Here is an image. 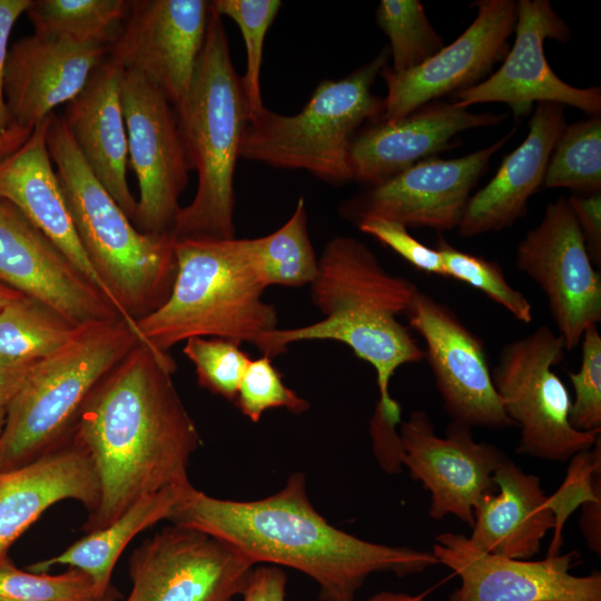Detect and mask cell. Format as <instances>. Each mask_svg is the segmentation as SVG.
Segmentation results:
<instances>
[{
	"mask_svg": "<svg viewBox=\"0 0 601 601\" xmlns=\"http://www.w3.org/2000/svg\"><path fill=\"white\" fill-rule=\"evenodd\" d=\"M176 363L138 343L93 387L71 427L90 457L99 504L83 529L97 531L139 500L191 485L187 470L200 444L173 382Z\"/></svg>",
	"mask_w": 601,
	"mask_h": 601,
	"instance_id": "6da1fadb",
	"label": "cell"
},
{
	"mask_svg": "<svg viewBox=\"0 0 601 601\" xmlns=\"http://www.w3.org/2000/svg\"><path fill=\"white\" fill-rule=\"evenodd\" d=\"M169 521L231 544L255 565L303 572L318 585L321 601H354L374 573L404 578L439 564L432 551L370 542L327 522L309 501L302 472L253 501L217 499L191 486Z\"/></svg>",
	"mask_w": 601,
	"mask_h": 601,
	"instance_id": "7a4b0ae2",
	"label": "cell"
},
{
	"mask_svg": "<svg viewBox=\"0 0 601 601\" xmlns=\"http://www.w3.org/2000/svg\"><path fill=\"white\" fill-rule=\"evenodd\" d=\"M174 108L188 169L196 170L198 179L195 197L180 208L173 234L234 238V177L250 116L223 17L211 6L193 80Z\"/></svg>",
	"mask_w": 601,
	"mask_h": 601,
	"instance_id": "3957f363",
	"label": "cell"
},
{
	"mask_svg": "<svg viewBox=\"0 0 601 601\" xmlns=\"http://www.w3.org/2000/svg\"><path fill=\"white\" fill-rule=\"evenodd\" d=\"M176 277L166 302L137 321L151 351L169 355L191 337H217L255 347L277 328L276 308L262 299L263 282L253 240L177 238Z\"/></svg>",
	"mask_w": 601,
	"mask_h": 601,
	"instance_id": "277c9868",
	"label": "cell"
},
{
	"mask_svg": "<svg viewBox=\"0 0 601 601\" xmlns=\"http://www.w3.org/2000/svg\"><path fill=\"white\" fill-rule=\"evenodd\" d=\"M47 146L81 246L124 313L137 321L159 308L176 277V236L138 230L96 178L60 116Z\"/></svg>",
	"mask_w": 601,
	"mask_h": 601,
	"instance_id": "5b68a950",
	"label": "cell"
},
{
	"mask_svg": "<svg viewBox=\"0 0 601 601\" xmlns=\"http://www.w3.org/2000/svg\"><path fill=\"white\" fill-rule=\"evenodd\" d=\"M138 343L121 318L93 322L35 362L7 406L0 471L23 465L62 443L97 383Z\"/></svg>",
	"mask_w": 601,
	"mask_h": 601,
	"instance_id": "8992f818",
	"label": "cell"
},
{
	"mask_svg": "<svg viewBox=\"0 0 601 601\" xmlns=\"http://www.w3.org/2000/svg\"><path fill=\"white\" fill-rule=\"evenodd\" d=\"M388 57L384 48L352 73L322 81L298 114L285 116L266 108L249 122L240 158L304 169L333 185L353 181L351 146L365 121L375 124L383 117L384 98L372 87Z\"/></svg>",
	"mask_w": 601,
	"mask_h": 601,
	"instance_id": "52a82bcc",
	"label": "cell"
},
{
	"mask_svg": "<svg viewBox=\"0 0 601 601\" xmlns=\"http://www.w3.org/2000/svg\"><path fill=\"white\" fill-rule=\"evenodd\" d=\"M565 352L563 338L541 325L504 344L491 370L503 410L520 428L519 454L565 462L591 449L600 435L570 424L571 397L553 370Z\"/></svg>",
	"mask_w": 601,
	"mask_h": 601,
	"instance_id": "ba28073f",
	"label": "cell"
},
{
	"mask_svg": "<svg viewBox=\"0 0 601 601\" xmlns=\"http://www.w3.org/2000/svg\"><path fill=\"white\" fill-rule=\"evenodd\" d=\"M120 99L128 165L139 186L132 224L147 234L173 233L189 171L175 108L152 81L136 70L124 69Z\"/></svg>",
	"mask_w": 601,
	"mask_h": 601,
	"instance_id": "9c48e42d",
	"label": "cell"
},
{
	"mask_svg": "<svg viewBox=\"0 0 601 601\" xmlns=\"http://www.w3.org/2000/svg\"><path fill=\"white\" fill-rule=\"evenodd\" d=\"M254 566L231 544L173 523L132 553L125 601H234Z\"/></svg>",
	"mask_w": 601,
	"mask_h": 601,
	"instance_id": "30bf717a",
	"label": "cell"
},
{
	"mask_svg": "<svg viewBox=\"0 0 601 601\" xmlns=\"http://www.w3.org/2000/svg\"><path fill=\"white\" fill-rule=\"evenodd\" d=\"M515 266L545 294L566 352L601 321V275L565 197L550 201L541 221L515 248Z\"/></svg>",
	"mask_w": 601,
	"mask_h": 601,
	"instance_id": "8fae6325",
	"label": "cell"
},
{
	"mask_svg": "<svg viewBox=\"0 0 601 601\" xmlns=\"http://www.w3.org/2000/svg\"><path fill=\"white\" fill-rule=\"evenodd\" d=\"M516 128L490 146L454 159L433 157L367 185L344 201L341 211L356 225L367 218L394 220L413 228L457 229L471 193L491 158Z\"/></svg>",
	"mask_w": 601,
	"mask_h": 601,
	"instance_id": "7c38bea8",
	"label": "cell"
},
{
	"mask_svg": "<svg viewBox=\"0 0 601 601\" xmlns=\"http://www.w3.org/2000/svg\"><path fill=\"white\" fill-rule=\"evenodd\" d=\"M515 39L501 67L480 83L454 95L457 107L485 102L510 107L515 118L533 111L536 104L575 107L589 116L601 112V88H578L563 81L550 67L544 41L570 40L566 23L548 0L516 1Z\"/></svg>",
	"mask_w": 601,
	"mask_h": 601,
	"instance_id": "4fadbf2b",
	"label": "cell"
},
{
	"mask_svg": "<svg viewBox=\"0 0 601 601\" xmlns=\"http://www.w3.org/2000/svg\"><path fill=\"white\" fill-rule=\"evenodd\" d=\"M405 315L425 342V357L451 422L471 428L515 426L493 385L482 338L450 307L421 290Z\"/></svg>",
	"mask_w": 601,
	"mask_h": 601,
	"instance_id": "5bb4252c",
	"label": "cell"
},
{
	"mask_svg": "<svg viewBox=\"0 0 601 601\" xmlns=\"http://www.w3.org/2000/svg\"><path fill=\"white\" fill-rule=\"evenodd\" d=\"M400 424L401 464L431 493L430 516L454 515L472 528L474 508L496 492L494 472L506 456L495 445L475 441L472 428L460 423L451 422L445 436H439L421 410Z\"/></svg>",
	"mask_w": 601,
	"mask_h": 601,
	"instance_id": "9a60e30c",
	"label": "cell"
},
{
	"mask_svg": "<svg viewBox=\"0 0 601 601\" xmlns=\"http://www.w3.org/2000/svg\"><path fill=\"white\" fill-rule=\"evenodd\" d=\"M472 7L476 8L472 23L428 60L400 73L387 65L382 69L387 95L381 120L405 117L442 97L471 88L504 60L516 22V2L479 0Z\"/></svg>",
	"mask_w": 601,
	"mask_h": 601,
	"instance_id": "2e32d148",
	"label": "cell"
},
{
	"mask_svg": "<svg viewBox=\"0 0 601 601\" xmlns=\"http://www.w3.org/2000/svg\"><path fill=\"white\" fill-rule=\"evenodd\" d=\"M432 553L460 578L447 601H601V573H570L577 553L541 561L510 559L477 549L467 536L443 532Z\"/></svg>",
	"mask_w": 601,
	"mask_h": 601,
	"instance_id": "e0dca14e",
	"label": "cell"
},
{
	"mask_svg": "<svg viewBox=\"0 0 601 601\" xmlns=\"http://www.w3.org/2000/svg\"><path fill=\"white\" fill-rule=\"evenodd\" d=\"M211 1L130 0L108 56L141 72L176 106L186 95L203 49Z\"/></svg>",
	"mask_w": 601,
	"mask_h": 601,
	"instance_id": "ac0fdd59",
	"label": "cell"
},
{
	"mask_svg": "<svg viewBox=\"0 0 601 601\" xmlns=\"http://www.w3.org/2000/svg\"><path fill=\"white\" fill-rule=\"evenodd\" d=\"M0 283L42 304L75 327L121 318L63 253L1 197Z\"/></svg>",
	"mask_w": 601,
	"mask_h": 601,
	"instance_id": "d6986e66",
	"label": "cell"
},
{
	"mask_svg": "<svg viewBox=\"0 0 601 601\" xmlns=\"http://www.w3.org/2000/svg\"><path fill=\"white\" fill-rule=\"evenodd\" d=\"M109 47L35 33L9 48L4 99L12 125L33 129L70 101L108 56Z\"/></svg>",
	"mask_w": 601,
	"mask_h": 601,
	"instance_id": "ffe728a7",
	"label": "cell"
},
{
	"mask_svg": "<svg viewBox=\"0 0 601 601\" xmlns=\"http://www.w3.org/2000/svg\"><path fill=\"white\" fill-rule=\"evenodd\" d=\"M505 114H476L432 101L405 117L371 124L351 146L353 181L373 185L453 147L459 134L501 124Z\"/></svg>",
	"mask_w": 601,
	"mask_h": 601,
	"instance_id": "44dd1931",
	"label": "cell"
},
{
	"mask_svg": "<svg viewBox=\"0 0 601 601\" xmlns=\"http://www.w3.org/2000/svg\"><path fill=\"white\" fill-rule=\"evenodd\" d=\"M50 115L39 122L14 151L0 158V197L14 205L102 294L140 344L147 345L138 325L115 300L90 264L71 220L47 146Z\"/></svg>",
	"mask_w": 601,
	"mask_h": 601,
	"instance_id": "7402d4cb",
	"label": "cell"
},
{
	"mask_svg": "<svg viewBox=\"0 0 601 601\" xmlns=\"http://www.w3.org/2000/svg\"><path fill=\"white\" fill-rule=\"evenodd\" d=\"M99 481L88 454L72 440L39 457L0 471V569L10 565L11 544L57 502L76 500L92 513Z\"/></svg>",
	"mask_w": 601,
	"mask_h": 601,
	"instance_id": "603a6c76",
	"label": "cell"
},
{
	"mask_svg": "<svg viewBox=\"0 0 601 601\" xmlns=\"http://www.w3.org/2000/svg\"><path fill=\"white\" fill-rule=\"evenodd\" d=\"M124 68L107 56L60 116L89 168L132 221L137 199L128 180V144L120 99Z\"/></svg>",
	"mask_w": 601,
	"mask_h": 601,
	"instance_id": "cb8c5ba5",
	"label": "cell"
},
{
	"mask_svg": "<svg viewBox=\"0 0 601 601\" xmlns=\"http://www.w3.org/2000/svg\"><path fill=\"white\" fill-rule=\"evenodd\" d=\"M565 106L540 102L525 139L508 154L493 178L472 195L457 227L462 237L510 228L528 213L529 199L543 187L555 142L566 126Z\"/></svg>",
	"mask_w": 601,
	"mask_h": 601,
	"instance_id": "d4e9b609",
	"label": "cell"
},
{
	"mask_svg": "<svg viewBox=\"0 0 601 601\" xmlns=\"http://www.w3.org/2000/svg\"><path fill=\"white\" fill-rule=\"evenodd\" d=\"M333 339L349 346L354 354L370 363L375 372L380 400L376 407L383 415L401 423V406L390 394V382L404 364L425 358L408 328L391 316L374 312L345 311L294 328H276L264 334L257 348L268 357L284 354L289 344L299 341Z\"/></svg>",
	"mask_w": 601,
	"mask_h": 601,
	"instance_id": "484cf974",
	"label": "cell"
},
{
	"mask_svg": "<svg viewBox=\"0 0 601 601\" xmlns=\"http://www.w3.org/2000/svg\"><path fill=\"white\" fill-rule=\"evenodd\" d=\"M311 285V298L326 317L345 311L405 314L420 290L410 279L381 265L361 240L336 236L324 247Z\"/></svg>",
	"mask_w": 601,
	"mask_h": 601,
	"instance_id": "4316f807",
	"label": "cell"
},
{
	"mask_svg": "<svg viewBox=\"0 0 601 601\" xmlns=\"http://www.w3.org/2000/svg\"><path fill=\"white\" fill-rule=\"evenodd\" d=\"M496 492L481 497L474 508L470 541L495 555L529 560L554 529L555 518L540 477L525 473L508 456L494 472Z\"/></svg>",
	"mask_w": 601,
	"mask_h": 601,
	"instance_id": "83f0119b",
	"label": "cell"
},
{
	"mask_svg": "<svg viewBox=\"0 0 601 601\" xmlns=\"http://www.w3.org/2000/svg\"><path fill=\"white\" fill-rule=\"evenodd\" d=\"M191 486L166 489L139 500L110 524L89 532L57 556L32 564L31 571L46 573L53 565H68L86 573L100 591H114L110 578L125 548L139 532L169 520Z\"/></svg>",
	"mask_w": 601,
	"mask_h": 601,
	"instance_id": "f1b7e54d",
	"label": "cell"
},
{
	"mask_svg": "<svg viewBox=\"0 0 601 601\" xmlns=\"http://www.w3.org/2000/svg\"><path fill=\"white\" fill-rule=\"evenodd\" d=\"M130 0H31L26 14L35 33L110 46Z\"/></svg>",
	"mask_w": 601,
	"mask_h": 601,
	"instance_id": "f546056e",
	"label": "cell"
},
{
	"mask_svg": "<svg viewBox=\"0 0 601 601\" xmlns=\"http://www.w3.org/2000/svg\"><path fill=\"white\" fill-rule=\"evenodd\" d=\"M78 328L21 296L0 309V359L37 362L65 346Z\"/></svg>",
	"mask_w": 601,
	"mask_h": 601,
	"instance_id": "4dcf8cb0",
	"label": "cell"
},
{
	"mask_svg": "<svg viewBox=\"0 0 601 601\" xmlns=\"http://www.w3.org/2000/svg\"><path fill=\"white\" fill-rule=\"evenodd\" d=\"M257 265L266 287L309 285L318 258L307 229L305 200L300 197L288 220L269 235L252 238Z\"/></svg>",
	"mask_w": 601,
	"mask_h": 601,
	"instance_id": "1f68e13d",
	"label": "cell"
},
{
	"mask_svg": "<svg viewBox=\"0 0 601 601\" xmlns=\"http://www.w3.org/2000/svg\"><path fill=\"white\" fill-rule=\"evenodd\" d=\"M544 188L574 194L601 191V118L593 116L565 126L545 170Z\"/></svg>",
	"mask_w": 601,
	"mask_h": 601,
	"instance_id": "d6a6232c",
	"label": "cell"
},
{
	"mask_svg": "<svg viewBox=\"0 0 601 601\" xmlns=\"http://www.w3.org/2000/svg\"><path fill=\"white\" fill-rule=\"evenodd\" d=\"M375 17L390 40L393 72L411 70L444 47L418 0H381Z\"/></svg>",
	"mask_w": 601,
	"mask_h": 601,
	"instance_id": "836d02e7",
	"label": "cell"
},
{
	"mask_svg": "<svg viewBox=\"0 0 601 601\" xmlns=\"http://www.w3.org/2000/svg\"><path fill=\"white\" fill-rule=\"evenodd\" d=\"M279 0H214L213 10L239 27L246 48V71L242 77L250 122L266 110L260 90V70L266 33L274 22Z\"/></svg>",
	"mask_w": 601,
	"mask_h": 601,
	"instance_id": "e575fe53",
	"label": "cell"
},
{
	"mask_svg": "<svg viewBox=\"0 0 601 601\" xmlns=\"http://www.w3.org/2000/svg\"><path fill=\"white\" fill-rule=\"evenodd\" d=\"M435 248L442 256L446 277L483 292L515 319L525 324L533 321V308L528 297L508 282L497 262L459 250L442 236Z\"/></svg>",
	"mask_w": 601,
	"mask_h": 601,
	"instance_id": "d590c367",
	"label": "cell"
},
{
	"mask_svg": "<svg viewBox=\"0 0 601 601\" xmlns=\"http://www.w3.org/2000/svg\"><path fill=\"white\" fill-rule=\"evenodd\" d=\"M114 591H100L82 571L61 574L24 572L12 564L0 569V601H115Z\"/></svg>",
	"mask_w": 601,
	"mask_h": 601,
	"instance_id": "8d00e7d4",
	"label": "cell"
},
{
	"mask_svg": "<svg viewBox=\"0 0 601 601\" xmlns=\"http://www.w3.org/2000/svg\"><path fill=\"white\" fill-rule=\"evenodd\" d=\"M185 342L183 353L194 364L198 384L234 403L252 361L240 344L217 337H191Z\"/></svg>",
	"mask_w": 601,
	"mask_h": 601,
	"instance_id": "74e56055",
	"label": "cell"
},
{
	"mask_svg": "<svg viewBox=\"0 0 601 601\" xmlns=\"http://www.w3.org/2000/svg\"><path fill=\"white\" fill-rule=\"evenodd\" d=\"M234 404L254 423L272 408L300 414L311 407L308 401L284 383L280 372L266 355L249 362Z\"/></svg>",
	"mask_w": 601,
	"mask_h": 601,
	"instance_id": "f35d334b",
	"label": "cell"
},
{
	"mask_svg": "<svg viewBox=\"0 0 601 601\" xmlns=\"http://www.w3.org/2000/svg\"><path fill=\"white\" fill-rule=\"evenodd\" d=\"M580 344V370L568 373L574 391L569 420L578 431H601V336L597 325L584 331Z\"/></svg>",
	"mask_w": 601,
	"mask_h": 601,
	"instance_id": "ab89813d",
	"label": "cell"
},
{
	"mask_svg": "<svg viewBox=\"0 0 601 601\" xmlns=\"http://www.w3.org/2000/svg\"><path fill=\"white\" fill-rule=\"evenodd\" d=\"M568 474L560 489L549 495L550 508L555 518L554 536L546 556L560 554L562 529L566 518L584 501L601 490V436L593 446L571 459Z\"/></svg>",
	"mask_w": 601,
	"mask_h": 601,
	"instance_id": "60d3db41",
	"label": "cell"
},
{
	"mask_svg": "<svg viewBox=\"0 0 601 601\" xmlns=\"http://www.w3.org/2000/svg\"><path fill=\"white\" fill-rule=\"evenodd\" d=\"M357 227L393 249L416 269L446 277L440 252L415 239L403 224L383 218H367L359 221Z\"/></svg>",
	"mask_w": 601,
	"mask_h": 601,
	"instance_id": "b9f144b4",
	"label": "cell"
},
{
	"mask_svg": "<svg viewBox=\"0 0 601 601\" xmlns=\"http://www.w3.org/2000/svg\"><path fill=\"white\" fill-rule=\"evenodd\" d=\"M593 266H601V191L569 198Z\"/></svg>",
	"mask_w": 601,
	"mask_h": 601,
	"instance_id": "7bdbcfd3",
	"label": "cell"
},
{
	"mask_svg": "<svg viewBox=\"0 0 601 601\" xmlns=\"http://www.w3.org/2000/svg\"><path fill=\"white\" fill-rule=\"evenodd\" d=\"M396 426L397 424L387 420L375 407L370 423V434L378 463L388 473L400 472L402 466V446Z\"/></svg>",
	"mask_w": 601,
	"mask_h": 601,
	"instance_id": "ee69618b",
	"label": "cell"
},
{
	"mask_svg": "<svg viewBox=\"0 0 601 601\" xmlns=\"http://www.w3.org/2000/svg\"><path fill=\"white\" fill-rule=\"evenodd\" d=\"M287 574L277 565L257 564L250 571L243 601H286Z\"/></svg>",
	"mask_w": 601,
	"mask_h": 601,
	"instance_id": "f6af8a7d",
	"label": "cell"
},
{
	"mask_svg": "<svg viewBox=\"0 0 601 601\" xmlns=\"http://www.w3.org/2000/svg\"><path fill=\"white\" fill-rule=\"evenodd\" d=\"M30 1L0 0V135L12 125L4 99V71L9 37L16 21L26 12Z\"/></svg>",
	"mask_w": 601,
	"mask_h": 601,
	"instance_id": "bcb514c9",
	"label": "cell"
},
{
	"mask_svg": "<svg viewBox=\"0 0 601 601\" xmlns=\"http://www.w3.org/2000/svg\"><path fill=\"white\" fill-rule=\"evenodd\" d=\"M580 528L590 550L601 554V490L581 504Z\"/></svg>",
	"mask_w": 601,
	"mask_h": 601,
	"instance_id": "7dc6e473",
	"label": "cell"
},
{
	"mask_svg": "<svg viewBox=\"0 0 601 601\" xmlns=\"http://www.w3.org/2000/svg\"><path fill=\"white\" fill-rule=\"evenodd\" d=\"M33 363L0 359V405L8 406L24 382Z\"/></svg>",
	"mask_w": 601,
	"mask_h": 601,
	"instance_id": "c3c4849f",
	"label": "cell"
},
{
	"mask_svg": "<svg viewBox=\"0 0 601 601\" xmlns=\"http://www.w3.org/2000/svg\"><path fill=\"white\" fill-rule=\"evenodd\" d=\"M32 129L11 125L0 135V158L18 149L31 135Z\"/></svg>",
	"mask_w": 601,
	"mask_h": 601,
	"instance_id": "681fc988",
	"label": "cell"
},
{
	"mask_svg": "<svg viewBox=\"0 0 601 601\" xmlns=\"http://www.w3.org/2000/svg\"><path fill=\"white\" fill-rule=\"evenodd\" d=\"M427 594L428 591H424L417 594L381 591L370 597L366 601H425Z\"/></svg>",
	"mask_w": 601,
	"mask_h": 601,
	"instance_id": "f907efd6",
	"label": "cell"
},
{
	"mask_svg": "<svg viewBox=\"0 0 601 601\" xmlns=\"http://www.w3.org/2000/svg\"><path fill=\"white\" fill-rule=\"evenodd\" d=\"M21 296L24 295L0 283V309Z\"/></svg>",
	"mask_w": 601,
	"mask_h": 601,
	"instance_id": "816d5d0a",
	"label": "cell"
},
{
	"mask_svg": "<svg viewBox=\"0 0 601 601\" xmlns=\"http://www.w3.org/2000/svg\"><path fill=\"white\" fill-rule=\"evenodd\" d=\"M6 416H7V406L0 405V434L4 426Z\"/></svg>",
	"mask_w": 601,
	"mask_h": 601,
	"instance_id": "f5cc1de1",
	"label": "cell"
}]
</instances>
